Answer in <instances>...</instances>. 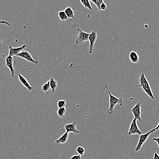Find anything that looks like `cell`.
<instances>
[{
  "mask_svg": "<svg viewBox=\"0 0 159 159\" xmlns=\"http://www.w3.org/2000/svg\"><path fill=\"white\" fill-rule=\"evenodd\" d=\"M139 87L142 88L143 92L146 93L147 96H149L152 100H155V96L152 92L151 85L149 84V81L143 72H141L140 73L139 79Z\"/></svg>",
  "mask_w": 159,
  "mask_h": 159,
  "instance_id": "1",
  "label": "cell"
},
{
  "mask_svg": "<svg viewBox=\"0 0 159 159\" xmlns=\"http://www.w3.org/2000/svg\"><path fill=\"white\" fill-rule=\"evenodd\" d=\"M105 87L108 92L109 96V108L107 110V114L111 115L114 113V108L117 105L119 104L120 106H122L123 105V99L122 98H118L112 95L107 85H106Z\"/></svg>",
  "mask_w": 159,
  "mask_h": 159,
  "instance_id": "2",
  "label": "cell"
},
{
  "mask_svg": "<svg viewBox=\"0 0 159 159\" xmlns=\"http://www.w3.org/2000/svg\"><path fill=\"white\" fill-rule=\"evenodd\" d=\"M155 131H155V129H154L151 130L150 131L147 132V133L140 135L138 143L137 145H136L135 148L136 151L138 152L139 151L141 150L142 146L146 142V141H147L150 135Z\"/></svg>",
  "mask_w": 159,
  "mask_h": 159,
  "instance_id": "3",
  "label": "cell"
},
{
  "mask_svg": "<svg viewBox=\"0 0 159 159\" xmlns=\"http://www.w3.org/2000/svg\"><path fill=\"white\" fill-rule=\"evenodd\" d=\"M78 35L75 40L76 44H82L83 43L88 41L90 34L83 31L80 28H77Z\"/></svg>",
  "mask_w": 159,
  "mask_h": 159,
  "instance_id": "4",
  "label": "cell"
},
{
  "mask_svg": "<svg viewBox=\"0 0 159 159\" xmlns=\"http://www.w3.org/2000/svg\"><path fill=\"white\" fill-rule=\"evenodd\" d=\"M97 33L98 32L97 30L95 29L93 30L89 35V39H88V40L90 43L89 47V54H92L93 52V48L97 40Z\"/></svg>",
  "mask_w": 159,
  "mask_h": 159,
  "instance_id": "5",
  "label": "cell"
},
{
  "mask_svg": "<svg viewBox=\"0 0 159 159\" xmlns=\"http://www.w3.org/2000/svg\"><path fill=\"white\" fill-rule=\"evenodd\" d=\"M137 120L136 119L134 118L133 120L132 121L130 125L129 129L128 135L130 136L134 134H138L140 135L142 134V132L139 128L137 123Z\"/></svg>",
  "mask_w": 159,
  "mask_h": 159,
  "instance_id": "6",
  "label": "cell"
},
{
  "mask_svg": "<svg viewBox=\"0 0 159 159\" xmlns=\"http://www.w3.org/2000/svg\"><path fill=\"white\" fill-rule=\"evenodd\" d=\"M16 56L21 58L25 59L26 61H28L30 63H33L35 64H38L39 63V61L33 58L31 54L28 51L23 50L18 55H16Z\"/></svg>",
  "mask_w": 159,
  "mask_h": 159,
  "instance_id": "7",
  "label": "cell"
},
{
  "mask_svg": "<svg viewBox=\"0 0 159 159\" xmlns=\"http://www.w3.org/2000/svg\"><path fill=\"white\" fill-rule=\"evenodd\" d=\"M141 103L140 102L137 103L135 105L131 110V111L133 114L134 118L138 120L139 122L142 121L141 117Z\"/></svg>",
  "mask_w": 159,
  "mask_h": 159,
  "instance_id": "8",
  "label": "cell"
},
{
  "mask_svg": "<svg viewBox=\"0 0 159 159\" xmlns=\"http://www.w3.org/2000/svg\"><path fill=\"white\" fill-rule=\"evenodd\" d=\"M6 65L10 71L11 75V77H13L15 76L16 72L14 69L13 65V58L10 55H8L5 59Z\"/></svg>",
  "mask_w": 159,
  "mask_h": 159,
  "instance_id": "9",
  "label": "cell"
},
{
  "mask_svg": "<svg viewBox=\"0 0 159 159\" xmlns=\"http://www.w3.org/2000/svg\"><path fill=\"white\" fill-rule=\"evenodd\" d=\"M76 125L77 123L75 121L70 123V124H66L64 126V128L66 130V132L69 133H73L77 134L79 133L80 131L76 129Z\"/></svg>",
  "mask_w": 159,
  "mask_h": 159,
  "instance_id": "10",
  "label": "cell"
},
{
  "mask_svg": "<svg viewBox=\"0 0 159 159\" xmlns=\"http://www.w3.org/2000/svg\"><path fill=\"white\" fill-rule=\"evenodd\" d=\"M27 45L24 44L22 46L18 47H13L11 46H9V55L13 57L16 56L18 54L23 51L24 49L26 48Z\"/></svg>",
  "mask_w": 159,
  "mask_h": 159,
  "instance_id": "11",
  "label": "cell"
},
{
  "mask_svg": "<svg viewBox=\"0 0 159 159\" xmlns=\"http://www.w3.org/2000/svg\"><path fill=\"white\" fill-rule=\"evenodd\" d=\"M17 75H18V79H19L20 82L28 89V91H33L34 87L30 84L29 81L26 79V78L19 73H18Z\"/></svg>",
  "mask_w": 159,
  "mask_h": 159,
  "instance_id": "12",
  "label": "cell"
},
{
  "mask_svg": "<svg viewBox=\"0 0 159 159\" xmlns=\"http://www.w3.org/2000/svg\"><path fill=\"white\" fill-rule=\"evenodd\" d=\"M129 58L131 62L133 63H138L139 60V57L137 52L133 50L132 48L130 49V51L129 54Z\"/></svg>",
  "mask_w": 159,
  "mask_h": 159,
  "instance_id": "13",
  "label": "cell"
},
{
  "mask_svg": "<svg viewBox=\"0 0 159 159\" xmlns=\"http://www.w3.org/2000/svg\"><path fill=\"white\" fill-rule=\"evenodd\" d=\"M69 136V133L66 132L65 133L62 135L59 138L56 139V144H59L61 143L64 144V143H66L68 139Z\"/></svg>",
  "mask_w": 159,
  "mask_h": 159,
  "instance_id": "14",
  "label": "cell"
},
{
  "mask_svg": "<svg viewBox=\"0 0 159 159\" xmlns=\"http://www.w3.org/2000/svg\"><path fill=\"white\" fill-rule=\"evenodd\" d=\"M49 81L51 91H52V93H54L56 91L57 87H58L57 82L55 80V78H53V77H51L50 79H49Z\"/></svg>",
  "mask_w": 159,
  "mask_h": 159,
  "instance_id": "15",
  "label": "cell"
},
{
  "mask_svg": "<svg viewBox=\"0 0 159 159\" xmlns=\"http://www.w3.org/2000/svg\"><path fill=\"white\" fill-rule=\"evenodd\" d=\"M65 12H66L68 19L69 18H72V19L75 18V16L74 12L70 7H67L65 10Z\"/></svg>",
  "mask_w": 159,
  "mask_h": 159,
  "instance_id": "16",
  "label": "cell"
},
{
  "mask_svg": "<svg viewBox=\"0 0 159 159\" xmlns=\"http://www.w3.org/2000/svg\"><path fill=\"white\" fill-rule=\"evenodd\" d=\"M80 2L81 4L84 7L90 10H93V7H92V5L90 3V1L88 0H80Z\"/></svg>",
  "mask_w": 159,
  "mask_h": 159,
  "instance_id": "17",
  "label": "cell"
},
{
  "mask_svg": "<svg viewBox=\"0 0 159 159\" xmlns=\"http://www.w3.org/2000/svg\"><path fill=\"white\" fill-rule=\"evenodd\" d=\"M58 16H59L60 20L62 21H66L68 19L66 12H65V11H61L59 12H58Z\"/></svg>",
  "mask_w": 159,
  "mask_h": 159,
  "instance_id": "18",
  "label": "cell"
},
{
  "mask_svg": "<svg viewBox=\"0 0 159 159\" xmlns=\"http://www.w3.org/2000/svg\"><path fill=\"white\" fill-rule=\"evenodd\" d=\"M66 112V109L65 107L59 108L57 110V114L60 118H64Z\"/></svg>",
  "mask_w": 159,
  "mask_h": 159,
  "instance_id": "19",
  "label": "cell"
},
{
  "mask_svg": "<svg viewBox=\"0 0 159 159\" xmlns=\"http://www.w3.org/2000/svg\"><path fill=\"white\" fill-rule=\"evenodd\" d=\"M50 89V84H49V81H48L47 83H45V84L42 86V91L46 93H48V91H49Z\"/></svg>",
  "mask_w": 159,
  "mask_h": 159,
  "instance_id": "20",
  "label": "cell"
},
{
  "mask_svg": "<svg viewBox=\"0 0 159 159\" xmlns=\"http://www.w3.org/2000/svg\"><path fill=\"white\" fill-rule=\"evenodd\" d=\"M76 151L78 155H80V156H83L86 152V150L84 147L79 146L76 148Z\"/></svg>",
  "mask_w": 159,
  "mask_h": 159,
  "instance_id": "21",
  "label": "cell"
},
{
  "mask_svg": "<svg viewBox=\"0 0 159 159\" xmlns=\"http://www.w3.org/2000/svg\"><path fill=\"white\" fill-rule=\"evenodd\" d=\"M104 1L103 0H93V1H90V2L93 3L98 8V9L99 10L101 11L100 6L102 4Z\"/></svg>",
  "mask_w": 159,
  "mask_h": 159,
  "instance_id": "22",
  "label": "cell"
},
{
  "mask_svg": "<svg viewBox=\"0 0 159 159\" xmlns=\"http://www.w3.org/2000/svg\"><path fill=\"white\" fill-rule=\"evenodd\" d=\"M66 105V101L64 100H61L58 101L57 103V105L59 108H64Z\"/></svg>",
  "mask_w": 159,
  "mask_h": 159,
  "instance_id": "23",
  "label": "cell"
},
{
  "mask_svg": "<svg viewBox=\"0 0 159 159\" xmlns=\"http://www.w3.org/2000/svg\"><path fill=\"white\" fill-rule=\"evenodd\" d=\"M107 4L105 3V2H103L102 3V4L101 5V11H107Z\"/></svg>",
  "mask_w": 159,
  "mask_h": 159,
  "instance_id": "24",
  "label": "cell"
},
{
  "mask_svg": "<svg viewBox=\"0 0 159 159\" xmlns=\"http://www.w3.org/2000/svg\"><path fill=\"white\" fill-rule=\"evenodd\" d=\"M0 24L1 25H6L7 26H11V24L8 23L7 21H5V20H0Z\"/></svg>",
  "mask_w": 159,
  "mask_h": 159,
  "instance_id": "25",
  "label": "cell"
},
{
  "mask_svg": "<svg viewBox=\"0 0 159 159\" xmlns=\"http://www.w3.org/2000/svg\"><path fill=\"white\" fill-rule=\"evenodd\" d=\"M70 159H81V156L79 155H74Z\"/></svg>",
  "mask_w": 159,
  "mask_h": 159,
  "instance_id": "26",
  "label": "cell"
},
{
  "mask_svg": "<svg viewBox=\"0 0 159 159\" xmlns=\"http://www.w3.org/2000/svg\"><path fill=\"white\" fill-rule=\"evenodd\" d=\"M153 141H155L157 143L158 145V150H159V137L158 138H153Z\"/></svg>",
  "mask_w": 159,
  "mask_h": 159,
  "instance_id": "27",
  "label": "cell"
},
{
  "mask_svg": "<svg viewBox=\"0 0 159 159\" xmlns=\"http://www.w3.org/2000/svg\"><path fill=\"white\" fill-rule=\"evenodd\" d=\"M4 42V38L2 36H0V47L2 46Z\"/></svg>",
  "mask_w": 159,
  "mask_h": 159,
  "instance_id": "28",
  "label": "cell"
},
{
  "mask_svg": "<svg viewBox=\"0 0 159 159\" xmlns=\"http://www.w3.org/2000/svg\"><path fill=\"white\" fill-rule=\"evenodd\" d=\"M152 159H159V155L157 153L154 154V157Z\"/></svg>",
  "mask_w": 159,
  "mask_h": 159,
  "instance_id": "29",
  "label": "cell"
},
{
  "mask_svg": "<svg viewBox=\"0 0 159 159\" xmlns=\"http://www.w3.org/2000/svg\"><path fill=\"white\" fill-rule=\"evenodd\" d=\"M154 129H155V131L158 130L159 129V124H158V125L157 126V127Z\"/></svg>",
  "mask_w": 159,
  "mask_h": 159,
  "instance_id": "30",
  "label": "cell"
}]
</instances>
